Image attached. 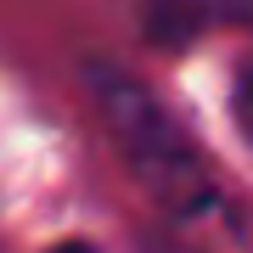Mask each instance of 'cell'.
<instances>
[{
    "label": "cell",
    "instance_id": "7a4b0ae2",
    "mask_svg": "<svg viewBox=\"0 0 253 253\" xmlns=\"http://www.w3.org/2000/svg\"><path fill=\"white\" fill-rule=\"evenodd\" d=\"M56 253H96V248H56Z\"/></svg>",
    "mask_w": 253,
    "mask_h": 253
},
{
    "label": "cell",
    "instance_id": "6da1fadb",
    "mask_svg": "<svg viewBox=\"0 0 253 253\" xmlns=\"http://www.w3.org/2000/svg\"><path fill=\"white\" fill-rule=\"evenodd\" d=\"M90 96H96V107H101V118L113 129V146L124 152V163L135 169V180L163 208H174L180 219L219 214V191L208 180L197 146L180 135V124L158 107V96L141 79H129L124 68L90 62Z\"/></svg>",
    "mask_w": 253,
    "mask_h": 253
},
{
    "label": "cell",
    "instance_id": "3957f363",
    "mask_svg": "<svg viewBox=\"0 0 253 253\" xmlns=\"http://www.w3.org/2000/svg\"><path fill=\"white\" fill-rule=\"evenodd\" d=\"M152 253H163V248H152Z\"/></svg>",
    "mask_w": 253,
    "mask_h": 253
}]
</instances>
